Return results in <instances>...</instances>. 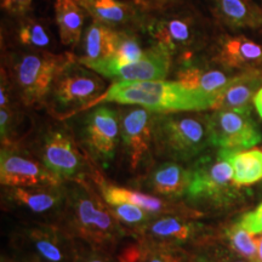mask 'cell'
<instances>
[{
  "label": "cell",
  "instance_id": "f1b7e54d",
  "mask_svg": "<svg viewBox=\"0 0 262 262\" xmlns=\"http://www.w3.org/2000/svg\"><path fill=\"white\" fill-rule=\"evenodd\" d=\"M112 212L116 217L119 219L129 225H135L146 220L147 215L140 206L127 204V203H118V204L111 205Z\"/></svg>",
  "mask_w": 262,
  "mask_h": 262
},
{
  "label": "cell",
  "instance_id": "7402d4cb",
  "mask_svg": "<svg viewBox=\"0 0 262 262\" xmlns=\"http://www.w3.org/2000/svg\"><path fill=\"white\" fill-rule=\"evenodd\" d=\"M95 18L104 25H124L135 17V10L119 0H85L80 4Z\"/></svg>",
  "mask_w": 262,
  "mask_h": 262
},
{
  "label": "cell",
  "instance_id": "5b68a950",
  "mask_svg": "<svg viewBox=\"0 0 262 262\" xmlns=\"http://www.w3.org/2000/svg\"><path fill=\"white\" fill-rule=\"evenodd\" d=\"M233 166L226 158L224 149L215 156H204L198 159L191 170V183L187 194L191 199L221 201L228 198L232 191Z\"/></svg>",
  "mask_w": 262,
  "mask_h": 262
},
{
  "label": "cell",
  "instance_id": "f546056e",
  "mask_svg": "<svg viewBox=\"0 0 262 262\" xmlns=\"http://www.w3.org/2000/svg\"><path fill=\"white\" fill-rule=\"evenodd\" d=\"M241 224L251 233H262V204L258 206L256 210L243 216Z\"/></svg>",
  "mask_w": 262,
  "mask_h": 262
},
{
  "label": "cell",
  "instance_id": "30bf717a",
  "mask_svg": "<svg viewBox=\"0 0 262 262\" xmlns=\"http://www.w3.org/2000/svg\"><path fill=\"white\" fill-rule=\"evenodd\" d=\"M0 180L3 185L11 187H51L61 180L45 166L28 157L11 150H3L0 158Z\"/></svg>",
  "mask_w": 262,
  "mask_h": 262
},
{
  "label": "cell",
  "instance_id": "4dcf8cb0",
  "mask_svg": "<svg viewBox=\"0 0 262 262\" xmlns=\"http://www.w3.org/2000/svg\"><path fill=\"white\" fill-rule=\"evenodd\" d=\"M31 4L32 0H2L3 8L12 14H24Z\"/></svg>",
  "mask_w": 262,
  "mask_h": 262
},
{
  "label": "cell",
  "instance_id": "9a60e30c",
  "mask_svg": "<svg viewBox=\"0 0 262 262\" xmlns=\"http://www.w3.org/2000/svg\"><path fill=\"white\" fill-rule=\"evenodd\" d=\"M262 86V72L251 68L232 78L219 95L214 104L216 111L250 113V102Z\"/></svg>",
  "mask_w": 262,
  "mask_h": 262
},
{
  "label": "cell",
  "instance_id": "74e56055",
  "mask_svg": "<svg viewBox=\"0 0 262 262\" xmlns=\"http://www.w3.org/2000/svg\"><path fill=\"white\" fill-rule=\"evenodd\" d=\"M74 2H77V3H78V4H79V5H80V4H81V3H84V2H85V0H74Z\"/></svg>",
  "mask_w": 262,
  "mask_h": 262
},
{
  "label": "cell",
  "instance_id": "7c38bea8",
  "mask_svg": "<svg viewBox=\"0 0 262 262\" xmlns=\"http://www.w3.org/2000/svg\"><path fill=\"white\" fill-rule=\"evenodd\" d=\"M231 75L220 68L209 67L205 63L193 61V54L181 56V67L176 73V81L191 90L202 91L217 100L219 95L232 80Z\"/></svg>",
  "mask_w": 262,
  "mask_h": 262
},
{
  "label": "cell",
  "instance_id": "9c48e42d",
  "mask_svg": "<svg viewBox=\"0 0 262 262\" xmlns=\"http://www.w3.org/2000/svg\"><path fill=\"white\" fill-rule=\"evenodd\" d=\"M41 160L58 179H72L83 171L84 160L72 137L62 130H51L41 146Z\"/></svg>",
  "mask_w": 262,
  "mask_h": 262
},
{
  "label": "cell",
  "instance_id": "e575fe53",
  "mask_svg": "<svg viewBox=\"0 0 262 262\" xmlns=\"http://www.w3.org/2000/svg\"><path fill=\"white\" fill-rule=\"evenodd\" d=\"M254 104H255V107H256V110H257L258 114H260V117L262 118V88L257 91V94L255 95Z\"/></svg>",
  "mask_w": 262,
  "mask_h": 262
},
{
  "label": "cell",
  "instance_id": "836d02e7",
  "mask_svg": "<svg viewBox=\"0 0 262 262\" xmlns=\"http://www.w3.org/2000/svg\"><path fill=\"white\" fill-rule=\"evenodd\" d=\"M10 124V113L8 108H2L0 111V130H2V136L5 137L6 134H8Z\"/></svg>",
  "mask_w": 262,
  "mask_h": 262
},
{
  "label": "cell",
  "instance_id": "52a82bcc",
  "mask_svg": "<svg viewBox=\"0 0 262 262\" xmlns=\"http://www.w3.org/2000/svg\"><path fill=\"white\" fill-rule=\"evenodd\" d=\"M211 145L224 149H245L261 142V133L250 113L215 111L209 116Z\"/></svg>",
  "mask_w": 262,
  "mask_h": 262
},
{
  "label": "cell",
  "instance_id": "484cf974",
  "mask_svg": "<svg viewBox=\"0 0 262 262\" xmlns=\"http://www.w3.org/2000/svg\"><path fill=\"white\" fill-rule=\"evenodd\" d=\"M150 234L163 239L185 242L191 237L192 227L187 222L176 217H164L155 222L149 228Z\"/></svg>",
  "mask_w": 262,
  "mask_h": 262
},
{
  "label": "cell",
  "instance_id": "4fadbf2b",
  "mask_svg": "<svg viewBox=\"0 0 262 262\" xmlns=\"http://www.w3.org/2000/svg\"><path fill=\"white\" fill-rule=\"evenodd\" d=\"M170 55L163 49L155 47L145 51L143 56L133 63L104 71L103 77L119 81L164 80L169 73Z\"/></svg>",
  "mask_w": 262,
  "mask_h": 262
},
{
  "label": "cell",
  "instance_id": "7a4b0ae2",
  "mask_svg": "<svg viewBox=\"0 0 262 262\" xmlns=\"http://www.w3.org/2000/svg\"><path fill=\"white\" fill-rule=\"evenodd\" d=\"M153 143L159 156L175 160L191 159L211 145L209 116L172 112L155 117Z\"/></svg>",
  "mask_w": 262,
  "mask_h": 262
},
{
  "label": "cell",
  "instance_id": "2e32d148",
  "mask_svg": "<svg viewBox=\"0 0 262 262\" xmlns=\"http://www.w3.org/2000/svg\"><path fill=\"white\" fill-rule=\"evenodd\" d=\"M215 61L231 70H251L262 62V44L245 37H225L216 48Z\"/></svg>",
  "mask_w": 262,
  "mask_h": 262
},
{
  "label": "cell",
  "instance_id": "5bb4252c",
  "mask_svg": "<svg viewBox=\"0 0 262 262\" xmlns=\"http://www.w3.org/2000/svg\"><path fill=\"white\" fill-rule=\"evenodd\" d=\"M149 33L156 47L163 49L171 56L182 52L181 56L189 54L195 39V26L189 16H173L156 21L149 27Z\"/></svg>",
  "mask_w": 262,
  "mask_h": 262
},
{
  "label": "cell",
  "instance_id": "8d00e7d4",
  "mask_svg": "<svg viewBox=\"0 0 262 262\" xmlns=\"http://www.w3.org/2000/svg\"><path fill=\"white\" fill-rule=\"evenodd\" d=\"M86 262H104L102 258H97V257H93V258H89Z\"/></svg>",
  "mask_w": 262,
  "mask_h": 262
},
{
  "label": "cell",
  "instance_id": "8992f818",
  "mask_svg": "<svg viewBox=\"0 0 262 262\" xmlns=\"http://www.w3.org/2000/svg\"><path fill=\"white\" fill-rule=\"evenodd\" d=\"M73 226L81 237L95 243L111 242L120 233L114 215L96 196L78 189L72 202Z\"/></svg>",
  "mask_w": 262,
  "mask_h": 262
},
{
  "label": "cell",
  "instance_id": "83f0119b",
  "mask_svg": "<svg viewBox=\"0 0 262 262\" xmlns=\"http://www.w3.org/2000/svg\"><path fill=\"white\" fill-rule=\"evenodd\" d=\"M18 39L26 47L33 49L47 48L50 44V35L48 34L47 29L34 19H27L19 27Z\"/></svg>",
  "mask_w": 262,
  "mask_h": 262
},
{
  "label": "cell",
  "instance_id": "277c9868",
  "mask_svg": "<svg viewBox=\"0 0 262 262\" xmlns=\"http://www.w3.org/2000/svg\"><path fill=\"white\" fill-rule=\"evenodd\" d=\"M104 83L100 77L72 62L58 74L51 88L54 103L62 110H74L97 103L102 97Z\"/></svg>",
  "mask_w": 262,
  "mask_h": 262
},
{
  "label": "cell",
  "instance_id": "44dd1931",
  "mask_svg": "<svg viewBox=\"0 0 262 262\" xmlns=\"http://www.w3.org/2000/svg\"><path fill=\"white\" fill-rule=\"evenodd\" d=\"M224 149V148H221ZM226 158L233 166L235 185L245 186L262 179V150L224 149Z\"/></svg>",
  "mask_w": 262,
  "mask_h": 262
},
{
  "label": "cell",
  "instance_id": "ffe728a7",
  "mask_svg": "<svg viewBox=\"0 0 262 262\" xmlns=\"http://www.w3.org/2000/svg\"><path fill=\"white\" fill-rule=\"evenodd\" d=\"M55 14L62 44L77 45L84 25L83 8L74 0H56Z\"/></svg>",
  "mask_w": 262,
  "mask_h": 262
},
{
  "label": "cell",
  "instance_id": "cb8c5ba5",
  "mask_svg": "<svg viewBox=\"0 0 262 262\" xmlns=\"http://www.w3.org/2000/svg\"><path fill=\"white\" fill-rule=\"evenodd\" d=\"M12 196L19 204L27 206L34 212H45L54 209L60 203V194L57 192L47 191V189H26L16 187L12 192Z\"/></svg>",
  "mask_w": 262,
  "mask_h": 262
},
{
  "label": "cell",
  "instance_id": "1f68e13d",
  "mask_svg": "<svg viewBox=\"0 0 262 262\" xmlns=\"http://www.w3.org/2000/svg\"><path fill=\"white\" fill-rule=\"evenodd\" d=\"M146 262H181V257L179 255L170 253V251H155L143 257Z\"/></svg>",
  "mask_w": 262,
  "mask_h": 262
},
{
  "label": "cell",
  "instance_id": "d6986e66",
  "mask_svg": "<svg viewBox=\"0 0 262 262\" xmlns=\"http://www.w3.org/2000/svg\"><path fill=\"white\" fill-rule=\"evenodd\" d=\"M119 32L113 31L107 25L95 21L85 32V56L79 61H97L113 56L116 52Z\"/></svg>",
  "mask_w": 262,
  "mask_h": 262
},
{
  "label": "cell",
  "instance_id": "ac0fdd59",
  "mask_svg": "<svg viewBox=\"0 0 262 262\" xmlns=\"http://www.w3.org/2000/svg\"><path fill=\"white\" fill-rule=\"evenodd\" d=\"M191 183V170L175 163L158 166L150 175V187L159 194L180 196L186 194Z\"/></svg>",
  "mask_w": 262,
  "mask_h": 262
},
{
  "label": "cell",
  "instance_id": "8fae6325",
  "mask_svg": "<svg viewBox=\"0 0 262 262\" xmlns=\"http://www.w3.org/2000/svg\"><path fill=\"white\" fill-rule=\"evenodd\" d=\"M153 120L146 108H131L120 118V134L130 162L135 168L153 142Z\"/></svg>",
  "mask_w": 262,
  "mask_h": 262
},
{
  "label": "cell",
  "instance_id": "6da1fadb",
  "mask_svg": "<svg viewBox=\"0 0 262 262\" xmlns=\"http://www.w3.org/2000/svg\"><path fill=\"white\" fill-rule=\"evenodd\" d=\"M139 104L150 112H199L214 107L216 98L202 91L185 88L179 81H119L97 101Z\"/></svg>",
  "mask_w": 262,
  "mask_h": 262
},
{
  "label": "cell",
  "instance_id": "d6a6232c",
  "mask_svg": "<svg viewBox=\"0 0 262 262\" xmlns=\"http://www.w3.org/2000/svg\"><path fill=\"white\" fill-rule=\"evenodd\" d=\"M143 257H145L143 251L139 247L131 245V247H127L120 255L119 262H142Z\"/></svg>",
  "mask_w": 262,
  "mask_h": 262
},
{
  "label": "cell",
  "instance_id": "d590c367",
  "mask_svg": "<svg viewBox=\"0 0 262 262\" xmlns=\"http://www.w3.org/2000/svg\"><path fill=\"white\" fill-rule=\"evenodd\" d=\"M258 261L262 262V238L260 239V243H258Z\"/></svg>",
  "mask_w": 262,
  "mask_h": 262
},
{
  "label": "cell",
  "instance_id": "f35d334b",
  "mask_svg": "<svg viewBox=\"0 0 262 262\" xmlns=\"http://www.w3.org/2000/svg\"><path fill=\"white\" fill-rule=\"evenodd\" d=\"M234 262H244V261H234Z\"/></svg>",
  "mask_w": 262,
  "mask_h": 262
},
{
  "label": "cell",
  "instance_id": "d4e9b609",
  "mask_svg": "<svg viewBox=\"0 0 262 262\" xmlns=\"http://www.w3.org/2000/svg\"><path fill=\"white\" fill-rule=\"evenodd\" d=\"M33 244L42 258L49 262H62L66 257L63 243L54 232L35 231L32 237Z\"/></svg>",
  "mask_w": 262,
  "mask_h": 262
},
{
  "label": "cell",
  "instance_id": "3957f363",
  "mask_svg": "<svg viewBox=\"0 0 262 262\" xmlns=\"http://www.w3.org/2000/svg\"><path fill=\"white\" fill-rule=\"evenodd\" d=\"M72 62L74 58L70 54L55 55L38 50L15 55L10 73L22 101L33 104L47 97L58 74Z\"/></svg>",
  "mask_w": 262,
  "mask_h": 262
},
{
  "label": "cell",
  "instance_id": "e0dca14e",
  "mask_svg": "<svg viewBox=\"0 0 262 262\" xmlns=\"http://www.w3.org/2000/svg\"><path fill=\"white\" fill-rule=\"evenodd\" d=\"M214 14L231 27L257 28L262 25V11L254 0H210Z\"/></svg>",
  "mask_w": 262,
  "mask_h": 262
},
{
  "label": "cell",
  "instance_id": "4316f807",
  "mask_svg": "<svg viewBox=\"0 0 262 262\" xmlns=\"http://www.w3.org/2000/svg\"><path fill=\"white\" fill-rule=\"evenodd\" d=\"M228 239L235 251L248 258H254L257 254V241L254 237V233L249 232L243 225H234L228 231Z\"/></svg>",
  "mask_w": 262,
  "mask_h": 262
},
{
  "label": "cell",
  "instance_id": "ba28073f",
  "mask_svg": "<svg viewBox=\"0 0 262 262\" xmlns=\"http://www.w3.org/2000/svg\"><path fill=\"white\" fill-rule=\"evenodd\" d=\"M119 130L116 111L108 107L95 108L85 117L83 142L95 158L107 163L116 155Z\"/></svg>",
  "mask_w": 262,
  "mask_h": 262
},
{
  "label": "cell",
  "instance_id": "603a6c76",
  "mask_svg": "<svg viewBox=\"0 0 262 262\" xmlns=\"http://www.w3.org/2000/svg\"><path fill=\"white\" fill-rule=\"evenodd\" d=\"M103 196L110 205L118 204V203H127V204L140 206L141 209L149 212L159 211L163 208L162 201L156 196L147 195L145 193L133 191V189L114 187V186L104 188Z\"/></svg>",
  "mask_w": 262,
  "mask_h": 262
}]
</instances>
